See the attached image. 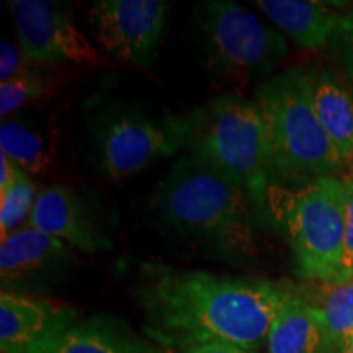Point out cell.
<instances>
[{
  "label": "cell",
  "instance_id": "22",
  "mask_svg": "<svg viewBox=\"0 0 353 353\" xmlns=\"http://www.w3.org/2000/svg\"><path fill=\"white\" fill-rule=\"evenodd\" d=\"M334 46L347 76L353 81V12L342 19L334 34Z\"/></svg>",
  "mask_w": 353,
  "mask_h": 353
},
{
  "label": "cell",
  "instance_id": "9",
  "mask_svg": "<svg viewBox=\"0 0 353 353\" xmlns=\"http://www.w3.org/2000/svg\"><path fill=\"white\" fill-rule=\"evenodd\" d=\"M8 6L20 48L28 61L37 64H101L99 51L79 30L68 6L46 0H12Z\"/></svg>",
  "mask_w": 353,
  "mask_h": 353
},
{
  "label": "cell",
  "instance_id": "12",
  "mask_svg": "<svg viewBox=\"0 0 353 353\" xmlns=\"http://www.w3.org/2000/svg\"><path fill=\"white\" fill-rule=\"evenodd\" d=\"M30 228L87 254L110 247V241L99 231L85 201L65 185H52L39 193L30 216Z\"/></svg>",
  "mask_w": 353,
  "mask_h": 353
},
{
  "label": "cell",
  "instance_id": "7",
  "mask_svg": "<svg viewBox=\"0 0 353 353\" xmlns=\"http://www.w3.org/2000/svg\"><path fill=\"white\" fill-rule=\"evenodd\" d=\"M187 145L185 118H152L134 110H114L100 118L95 151L101 174L112 180L130 176Z\"/></svg>",
  "mask_w": 353,
  "mask_h": 353
},
{
  "label": "cell",
  "instance_id": "8",
  "mask_svg": "<svg viewBox=\"0 0 353 353\" xmlns=\"http://www.w3.org/2000/svg\"><path fill=\"white\" fill-rule=\"evenodd\" d=\"M169 12V2L162 0H99L88 10V25L105 52L148 68L156 57Z\"/></svg>",
  "mask_w": 353,
  "mask_h": 353
},
{
  "label": "cell",
  "instance_id": "26",
  "mask_svg": "<svg viewBox=\"0 0 353 353\" xmlns=\"http://www.w3.org/2000/svg\"><path fill=\"white\" fill-rule=\"evenodd\" d=\"M343 353H353V341L348 343V347L345 348V352H343Z\"/></svg>",
  "mask_w": 353,
  "mask_h": 353
},
{
  "label": "cell",
  "instance_id": "25",
  "mask_svg": "<svg viewBox=\"0 0 353 353\" xmlns=\"http://www.w3.org/2000/svg\"><path fill=\"white\" fill-rule=\"evenodd\" d=\"M21 172L23 170L15 162L10 161L3 152H0V193L10 188L19 180Z\"/></svg>",
  "mask_w": 353,
  "mask_h": 353
},
{
  "label": "cell",
  "instance_id": "21",
  "mask_svg": "<svg viewBox=\"0 0 353 353\" xmlns=\"http://www.w3.org/2000/svg\"><path fill=\"white\" fill-rule=\"evenodd\" d=\"M28 64V57L21 48L15 46L12 41H2L0 48V83L10 82L12 79L23 74Z\"/></svg>",
  "mask_w": 353,
  "mask_h": 353
},
{
  "label": "cell",
  "instance_id": "20",
  "mask_svg": "<svg viewBox=\"0 0 353 353\" xmlns=\"http://www.w3.org/2000/svg\"><path fill=\"white\" fill-rule=\"evenodd\" d=\"M51 87V79L39 70H25L10 82L0 83V114L6 120L8 114L25 105L41 99Z\"/></svg>",
  "mask_w": 353,
  "mask_h": 353
},
{
  "label": "cell",
  "instance_id": "23",
  "mask_svg": "<svg viewBox=\"0 0 353 353\" xmlns=\"http://www.w3.org/2000/svg\"><path fill=\"white\" fill-rule=\"evenodd\" d=\"M345 247H343V265L337 281L353 278V182H345Z\"/></svg>",
  "mask_w": 353,
  "mask_h": 353
},
{
  "label": "cell",
  "instance_id": "15",
  "mask_svg": "<svg viewBox=\"0 0 353 353\" xmlns=\"http://www.w3.org/2000/svg\"><path fill=\"white\" fill-rule=\"evenodd\" d=\"M267 345L268 353H329L319 309L290 294L273 321Z\"/></svg>",
  "mask_w": 353,
  "mask_h": 353
},
{
  "label": "cell",
  "instance_id": "2",
  "mask_svg": "<svg viewBox=\"0 0 353 353\" xmlns=\"http://www.w3.org/2000/svg\"><path fill=\"white\" fill-rule=\"evenodd\" d=\"M154 211L176 234L228 252H244L252 242L255 210L249 193L192 152L159 183Z\"/></svg>",
  "mask_w": 353,
  "mask_h": 353
},
{
  "label": "cell",
  "instance_id": "6",
  "mask_svg": "<svg viewBox=\"0 0 353 353\" xmlns=\"http://www.w3.org/2000/svg\"><path fill=\"white\" fill-rule=\"evenodd\" d=\"M200 19L210 68L241 82L270 74L288 54L285 38L231 0L203 3Z\"/></svg>",
  "mask_w": 353,
  "mask_h": 353
},
{
  "label": "cell",
  "instance_id": "13",
  "mask_svg": "<svg viewBox=\"0 0 353 353\" xmlns=\"http://www.w3.org/2000/svg\"><path fill=\"white\" fill-rule=\"evenodd\" d=\"M37 353H165L136 337L125 325L100 317L70 324Z\"/></svg>",
  "mask_w": 353,
  "mask_h": 353
},
{
  "label": "cell",
  "instance_id": "3",
  "mask_svg": "<svg viewBox=\"0 0 353 353\" xmlns=\"http://www.w3.org/2000/svg\"><path fill=\"white\" fill-rule=\"evenodd\" d=\"M317 74L294 68L255 92L270 148L272 182L304 185L341 170L342 159L325 134L314 107Z\"/></svg>",
  "mask_w": 353,
  "mask_h": 353
},
{
  "label": "cell",
  "instance_id": "5",
  "mask_svg": "<svg viewBox=\"0 0 353 353\" xmlns=\"http://www.w3.org/2000/svg\"><path fill=\"white\" fill-rule=\"evenodd\" d=\"M345 182L327 176L286 192L273 185L268 219L285 228L298 273L322 283L337 281L345 247Z\"/></svg>",
  "mask_w": 353,
  "mask_h": 353
},
{
  "label": "cell",
  "instance_id": "1",
  "mask_svg": "<svg viewBox=\"0 0 353 353\" xmlns=\"http://www.w3.org/2000/svg\"><path fill=\"white\" fill-rule=\"evenodd\" d=\"M281 286L255 278L151 268L141 290L148 332L162 345L224 341L249 350L267 342L290 298Z\"/></svg>",
  "mask_w": 353,
  "mask_h": 353
},
{
  "label": "cell",
  "instance_id": "10",
  "mask_svg": "<svg viewBox=\"0 0 353 353\" xmlns=\"http://www.w3.org/2000/svg\"><path fill=\"white\" fill-rule=\"evenodd\" d=\"M76 314L48 299L2 291L0 348L2 353H37L56 334L74 324Z\"/></svg>",
  "mask_w": 353,
  "mask_h": 353
},
{
  "label": "cell",
  "instance_id": "17",
  "mask_svg": "<svg viewBox=\"0 0 353 353\" xmlns=\"http://www.w3.org/2000/svg\"><path fill=\"white\" fill-rule=\"evenodd\" d=\"M0 149L23 172L41 174L54 162V148L51 138L33 123L20 118L2 121L0 126Z\"/></svg>",
  "mask_w": 353,
  "mask_h": 353
},
{
  "label": "cell",
  "instance_id": "4",
  "mask_svg": "<svg viewBox=\"0 0 353 353\" xmlns=\"http://www.w3.org/2000/svg\"><path fill=\"white\" fill-rule=\"evenodd\" d=\"M187 148L249 193L254 210L268 219L273 187L267 128L255 101L226 94L185 117Z\"/></svg>",
  "mask_w": 353,
  "mask_h": 353
},
{
  "label": "cell",
  "instance_id": "14",
  "mask_svg": "<svg viewBox=\"0 0 353 353\" xmlns=\"http://www.w3.org/2000/svg\"><path fill=\"white\" fill-rule=\"evenodd\" d=\"M255 6L306 50L324 46L343 19L329 3L311 0H257Z\"/></svg>",
  "mask_w": 353,
  "mask_h": 353
},
{
  "label": "cell",
  "instance_id": "16",
  "mask_svg": "<svg viewBox=\"0 0 353 353\" xmlns=\"http://www.w3.org/2000/svg\"><path fill=\"white\" fill-rule=\"evenodd\" d=\"M314 107L325 134L342 161L353 156V99L330 70L317 76Z\"/></svg>",
  "mask_w": 353,
  "mask_h": 353
},
{
  "label": "cell",
  "instance_id": "24",
  "mask_svg": "<svg viewBox=\"0 0 353 353\" xmlns=\"http://www.w3.org/2000/svg\"><path fill=\"white\" fill-rule=\"evenodd\" d=\"M182 353H255L254 350L244 348L236 343L224 341H211L205 343H195L182 348Z\"/></svg>",
  "mask_w": 353,
  "mask_h": 353
},
{
  "label": "cell",
  "instance_id": "11",
  "mask_svg": "<svg viewBox=\"0 0 353 353\" xmlns=\"http://www.w3.org/2000/svg\"><path fill=\"white\" fill-rule=\"evenodd\" d=\"M72 247L34 228L19 229L0 244V276L7 291L59 276L72 262Z\"/></svg>",
  "mask_w": 353,
  "mask_h": 353
},
{
  "label": "cell",
  "instance_id": "18",
  "mask_svg": "<svg viewBox=\"0 0 353 353\" xmlns=\"http://www.w3.org/2000/svg\"><path fill=\"white\" fill-rule=\"evenodd\" d=\"M314 306L324 322L329 353H343L353 341V278L322 285Z\"/></svg>",
  "mask_w": 353,
  "mask_h": 353
},
{
  "label": "cell",
  "instance_id": "19",
  "mask_svg": "<svg viewBox=\"0 0 353 353\" xmlns=\"http://www.w3.org/2000/svg\"><path fill=\"white\" fill-rule=\"evenodd\" d=\"M37 185L21 172L15 183L0 193V232L2 239L8 234L19 231V228L30 221L33 206L37 203Z\"/></svg>",
  "mask_w": 353,
  "mask_h": 353
}]
</instances>
